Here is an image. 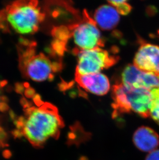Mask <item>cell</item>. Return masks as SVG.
<instances>
[{
	"label": "cell",
	"mask_w": 159,
	"mask_h": 160,
	"mask_svg": "<svg viewBox=\"0 0 159 160\" xmlns=\"http://www.w3.org/2000/svg\"><path fill=\"white\" fill-rule=\"evenodd\" d=\"M15 137L23 138L35 147H41L56 138L64 127L63 120L55 106L35 98L23 106V113L14 120Z\"/></svg>",
	"instance_id": "1"
},
{
	"label": "cell",
	"mask_w": 159,
	"mask_h": 160,
	"mask_svg": "<svg viewBox=\"0 0 159 160\" xmlns=\"http://www.w3.org/2000/svg\"><path fill=\"white\" fill-rule=\"evenodd\" d=\"M7 25L20 34H32L37 31L45 18L38 2L17 1L6 6L1 15Z\"/></svg>",
	"instance_id": "2"
},
{
	"label": "cell",
	"mask_w": 159,
	"mask_h": 160,
	"mask_svg": "<svg viewBox=\"0 0 159 160\" xmlns=\"http://www.w3.org/2000/svg\"><path fill=\"white\" fill-rule=\"evenodd\" d=\"M113 116L133 112L143 118L150 117L153 98L152 90L134 88L122 83L113 87Z\"/></svg>",
	"instance_id": "3"
},
{
	"label": "cell",
	"mask_w": 159,
	"mask_h": 160,
	"mask_svg": "<svg viewBox=\"0 0 159 160\" xmlns=\"http://www.w3.org/2000/svg\"><path fill=\"white\" fill-rule=\"evenodd\" d=\"M32 45L19 55V68L27 78L36 82L53 78L54 74L60 69V63L53 62L44 53H36Z\"/></svg>",
	"instance_id": "4"
},
{
	"label": "cell",
	"mask_w": 159,
	"mask_h": 160,
	"mask_svg": "<svg viewBox=\"0 0 159 160\" xmlns=\"http://www.w3.org/2000/svg\"><path fill=\"white\" fill-rule=\"evenodd\" d=\"M82 17L80 22L67 28L68 40L72 38L76 47L73 50L74 53L79 51L102 48L104 46L99 28L94 19L86 11H84Z\"/></svg>",
	"instance_id": "5"
},
{
	"label": "cell",
	"mask_w": 159,
	"mask_h": 160,
	"mask_svg": "<svg viewBox=\"0 0 159 160\" xmlns=\"http://www.w3.org/2000/svg\"><path fill=\"white\" fill-rule=\"evenodd\" d=\"M74 54L78 56L75 75H79L100 72L115 64L118 60L117 56L100 47L79 51Z\"/></svg>",
	"instance_id": "6"
},
{
	"label": "cell",
	"mask_w": 159,
	"mask_h": 160,
	"mask_svg": "<svg viewBox=\"0 0 159 160\" xmlns=\"http://www.w3.org/2000/svg\"><path fill=\"white\" fill-rule=\"evenodd\" d=\"M121 83L131 88L152 90L159 88V76L142 71L135 65H129L122 72Z\"/></svg>",
	"instance_id": "7"
},
{
	"label": "cell",
	"mask_w": 159,
	"mask_h": 160,
	"mask_svg": "<svg viewBox=\"0 0 159 160\" xmlns=\"http://www.w3.org/2000/svg\"><path fill=\"white\" fill-rule=\"evenodd\" d=\"M133 65L142 71L159 76V46L142 44L134 58Z\"/></svg>",
	"instance_id": "8"
},
{
	"label": "cell",
	"mask_w": 159,
	"mask_h": 160,
	"mask_svg": "<svg viewBox=\"0 0 159 160\" xmlns=\"http://www.w3.org/2000/svg\"><path fill=\"white\" fill-rule=\"evenodd\" d=\"M75 80L80 87L95 95H105L111 87L108 78L101 72L84 75H75Z\"/></svg>",
	"instance_id": "9"
},
{
	"label": "cell",
	"mask_w": 159,
	"mask_h": 160,
	"mask_svg": "<svg viewBox=\"0 0 159 160\" xmlns=\"http://www.w3.org/2000/svg\"><path fill=\"white\" fill-rule=\"evenodd\" d=\"M133 141L135 147L143 152H150L159 146L158 133L149 127H140L134 133Z\"/></svg>",
	"instance_id": "10"
},
{
	"label": "cell",
	"mask_w": 159,
	"mask_h": 160,
	"mask_svg": "<svg viewBox=\"0 0 159 160\" xmlns=\"http://www.w3.org/2000/svg\"><path fill=\"white\" fill-rule=\"evenodd\" d=\"M93 19L98 28L104 30H110L117 26L120 17L115 8L109 4L98 8Z\"/></svg>",
	"instance_id": "11"
},
{
	"label": "cell",
	"mask_w": 159,
	"mask_h": 160,
	"mask_svg": "<svg viewBox=\"0 0 159 160\" xmlns=\"http://www.w3.org/2000/svg\"><path fill=\"white\" fill-rule=\"evenodd\" d=\"M108 3L115 8L119 14L126 15L130 12L132 7L127 1H110Z\"/></svg>",
	"instance_id": "12"
},
{
	"label": "cell",
	"mask_w": 159,
	"mask_h": 160,
	"mask_svg": "<svg viewBox=\"0 0 159 160\" xmlns=\"http://www.w3.org/2000/svg\"><path fill=\"white\" fill-rule=\"evenodd\" d=\"M150 117L159 125V98L153 100L150 107Z\"/></svg>",
	"instance_id": "13"
},
{
	"label": "cell",
	"mask_w": 159,
	"mask_h": 160,
	"mask_svg": "<svg viewBox=\"0 0 159 160\" xmlns=\"http://www.w3.org/2000/svg\"><path fill=\"white\" fill-rule=\"evenodd\" d=\"M8 108L7 104L6 103V100L3 98L0 94V112H4ZM7 136L6 131L0 123V142L4 139Z\"/></svg>",
	"instance_id": "14"
},
{
	"label": "cell",
	"mask_w": 159,
	"mask_h": 160,
	"mask_svg": "<svg viewBox=\"0 0 159 160\" xmlns=\"http://www.w3.org/2000/svg\"><path fill=\"white\" fill-rule=\"evenodd\" d=\"M145 160H159V149H157L149 153Z\"/></svg>",
	"instance_id": "15"
}]
</instances>
